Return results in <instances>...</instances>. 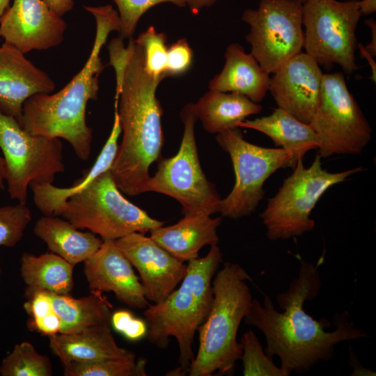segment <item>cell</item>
<instances>
[{
    "label": "cell",
    "mask_w": 376,
    "mask_h": 376,
    "mask_svg": "<svg viewBox=\"0 0 376 376\" xmlns=\"http://www.w3.org/2000/svg\"><path fill=\"white\" fill-rule=\"evenodd\" d=\"M318 265L301 260L298 276L289 284L285 292L276 295L282 310H276L269 295H265L263 304L253 299L244 323L263 332L266 340L265 352L272 358L277 356L280 368L286 376L292 372L306 373L320 362L329 361L335 347L343 341L368 338L370 335L356 327L345 311L336 312V329L326 331L331 323L326 318L315 320L304 309V304L319 293L322 283Z\"/></svg>",
    "instance_id": "obj_1"
},
{
    "label": "cell",
    "mask_w": 376,
    "mask_h": 376,
    "mask_svg": "<svg viewBox=\"0 0 376 376\" xmlns=\"http://www.w3.org/2000/svg\"><path fill=\"white\" fill-rule=\"evenodd\" d=\"M95 19L93 49L83 68L56 93H38L24 103L19 124L34 135L61 138L72 147L79 159L87 161L91 151L93 130L86 120V105L96 100L98 77L104 65L100 57L102 47L112 31L120 30L118 13L111 5L85 6Z\"/></svg>",
    "instance_id": "obj_2"
},
{
    "label": "cell",
    "mask_w": 376,
    "mask_h": 376,
    "mask_svg": "<svg viewBox=\"0 0 376 376\" xmlns=\"http://www.w3.org/2000/svg\"><path fill=\"white\" fill-rule=\"evenodd\" d=\"M162 81L147 72L143 50L135 42L118 103L123 137L110 169L118 188L127 196L146 192L149 168L161 157L163 109L156 90Z\"/></svg>",
    "instance_id": "obj_3"
},
{
    "label": "cell",
    "mask_w": 376,
    "mask_h": 376,
    "mask_svg": "<svg viewBox=\"0 0 376 376\" xmlns=\"http://www.w3.org/2000/svg\"><path fill=\"white\" fill-rule=\"evenodd\" d=\"M222 261L219 247L212 245L206 256L188 262L187 273L178 289L163 301L150 304L143 313L148 328L146 337L151 344L164 349L171 336L178 342L179 366L167 375L188 373L194 358V336L210 311L212 282Z\"/></svg>",
    "instance_id": "obj_4"
},
{
    "label": "cell",
    "mask_w": 376,
    "mask_h": 376,
    "mask_svg": "<svg viewBox=\"0 0 376 376\" xmlns=\"http://www.w3.org/2000/svg\"><path fill=\"white\" fill-rule=\"evenodd\" d=\"M212 282L213 301L199 327V345L189 367V376L232 375L241 359L237 331L252 303L246 281L251 278L239 264L227 262L216 272Z\"/></svg>",
    "instance_id": "obj_5"
},
{
    "label": "cell",
    "mask_w": 376,
    "mask_h": 376,
    "mask_svg": "<svg viewBox=\"0 0 376 376\" xmlns=\"http://www.w3.org/2000/svg\"><path fill=\"white\" fill-rule=\"evenodd\" d=\"M321 158L318 154L308 168L303 159H298L292 174L268 199L260 217L269 240H288L313 230L315 224L311 215L322 196L332 186L364 170L359 166L331 173L322 168Z\"/></svg>",
    "instance_id": "obj_6"
},
{
    "label": "cell",
    "mask_w": 376,
    "mask_h": 376,
    "mask_svg": "<svg viewBox=\"0 0 376 376\" xmlns=\"http://www.w3.org/2000/svg\"><path fill=\"white\" fill-rule=\"evenodd\" d=\"M60 216L78 229L100 235L102 240H116L133 233L145 234L164 224L125 198L110 170L70 196Z\"/></svg>",
    "instance_id": "obj_7"
},
{
    "label": "cell",
    "mask_w": 376,
    "mask_h": 376,
    "mask_svg": "<svg viewBox=\"0 0 376 376\" xmlns=\"http://www.w3.org/2000/svg\"><path fill=\"white\" fill-rule=\"evenodd\" d=\"M180 115L184 132L178 152L159 160L155 174L148 181L146 192L173 198L181 205L184 217L212 215L219 212L221 198L200 164L194 132L198 118L194 103L186 104Z\"/></svg>",
    "instance_id": "obj_8"
},
{
    "label": "cell",
    "mask_w": 376,
    "mask_h": 376,
    "mask_svg": "<svg viewBox=\"0 0 376 376\" xmlns=\"http://www.w3.org/2000/svg\"><path fill=\"white\" fill-rule=\"evenodd\" d=\"M216 141L228 153L235 176L231 191L220 201L222 217L237 219L251 215L265 195V181L277 170L296 164L291 152L251 143L237 128L217 134Z\"/></svg>",
    "instance_id": "obj_9"
},
{
    "label": "cell",
    "mask_w": 376,
    "mask_h": 376,
    "mask_svg": "<svg viewBox=\"0 0 376 376\" xmlns=\"http://www.w3.org/2000/svg\"><path fill=\"white\" fill-rule=\"evenodd\" d=\"M0 148L8 191L18 203H26L31 182L52 184L56 175L65 171L60 139L30 134L15 118L1 112Z\"/></svg>",
    "instance_id": "obj_10"
},
{
    "label": "cell",
    "mask_w": 376,
    "mask_h": 376,
    "mask_svg": "<svg viewBox=\"0 0 376 376\" xmlns=\"http://www.w3.org/2000/svg\"><path fill=\"white\" fill-rule=\"evenodd\" d=\"M309 125L318 138V155L324 158L360 154L371 139L370 125L341 72L323 74L319 102Z\"/></svg>",
    "instance_id": "obj_11"
},
{
    "label": "cell",
    "mask_w": 376,
    "mask_h": 376,
    "mask_svg": "<svg viewBox=\"0 0 376 376\" xmlns=\"http://www.w3.org/2000/svg\"><path fill=\"white\" fill-rule=\"evenodd\" d=\"M361 14L357 0H306L303 3L304 48L318 65L357 70L356 30Z\"/></svg>",
    "instance_id": "obj_12"
},
{
    "label": "cell",
    "mask_w": 376,
    "mask_h": 376,
    "mask_svg": "<svg viewBox=\"0 0 376 376\" xmlns=\"http://www.w3.org/2000/svg\"><path fill=\"white\" fill-rule=\"evenodd\" d=\"M302 8L297 0H261L256 9L243 12L242 19L249 26L246 40L251 53L269 74L301 52Z\"/></svg>",
    "instance_id": "obj_13"
},
{
    "label": "cell",
    "mask_w": 376,
    "mask_h": 376,
    "mask_svg": "<svg viewBox=\"0 0 376 376\" xmlns=\"http://www.w3.org/2000/svg\"><path fill=\"white\" fill-rule=\"evenodd\" d=\"M66 28L43 0H14L0 18V38L24 54L58 46Z\"/></svg>",
    "instance_id": "obj_14"
},
{
    "label": "cell",
    "mask_w": 376,
    "mask_h": 376,
    "mask_svg": "<svg viewBox=\"0 0 376 376\" xmlns=\"http://www.w3.org/2000/svg\"><path fill=\"white\" fill-rule=\"evenodd\" d=\"M115 243L138 271L145 296L153 304L163 301L187 273V265L143 233L129 234Z\"/></svg>",
    "instance_id": "obj_15"
},
{
    "label": "cell",
    "mask_w": 376,
    "mask_h": 376,
    "mask_svg": "<svg viewBox=\"0 0 376 376\" xmlns=\"http://www.w3.org/2000/svg\"><path fill=\"white\" fill-rule=\"evenodd\" d=\"M322 77L316 61L301 52L273 73L268 91L278 107L309 124L319 102Z\"/></svg>",
    "instance_id": "obj_16"
},
{
    "label": "cell",
    "mask_w": 376,
    "mask_h": 376,
    "mask_svg": "<svg viewBox=\"0 0 376 376\" xmlns=\"http://www.w3.org/2000/svg\"><path fill=\"white\" fill-rule=\"evenodd\" d=\"M84 263L91 291L112 292L119 301L134 308H146L150 305L133 266L115 240H103L99 249Z\"/></svg>",
    "instance_id": "obj_17"
},
{
    "label": "cell",
    "mask_w": 376,
    "mask_h": 376,
    "mask_svg": "<svg viewBox=\"0 0 376 376\" xmlns=\"http://www.w3.org/2000/svg\"><path fill=\"white\" fill-rule=\"evenodd\" d=\"M55 88L49 75L28 60L24 54L3 42L0 46V112L20 120L24 102L38 93Z\"/></svg>",
    "instance_id": "obj_18"
},
{
    "label": "cell",
    "mask_w": 376,
    "mask_h": 376,
    "mask_svg": "<svg viewBox=\"0 0 376 376\" xmlns=\"http://www.w3.org/2000/svg\"><path fill=\"white\" fill-rule=\"evenodd\" d=\"M52 354L63 365L127 357L132 351L120 347L112 334L111 324L97 325L74 333H58L49 336Z\"/></svg>",
    "instance_id": "obj_19"
},
{
    "label": "cell",
    "mask_w": 376,
    "mask_h": 376,
    "mask_svg": "<svg viewBox=\"0 0 376 376\" xmlns=\"http://www.w3.org/2000/svg\"><path fill=\"white\" fill-rule=\"evenodd\" d=\"M224 56V66L210 80L209 88L240 94L256 103L261 102L269 89L270 74L238 43L229 45Z\"/></svg>",
    "instance_id": "obj_20"
},
{
    "label": "cell",
    "mask_w": 376,
    "mask_h": 376,
    "mask_svg": "<svg viewBox=\"0 0 376 376\" xmlns=\"http://www.w3.org/2000/svg\"><path fill=\"white\" fill-rule=\"evenodd\" d=\"M211 215L184 217L176 224L152 230L150 237L181 262L198 258L200 250L206 245L217 244V228L221 217Z\"/></svg>",
    "instance_id": "obj_21"
},
{
    "label": "cell",
    "mask_w": 376,
    "mask_h": 376,
    "mask_svg": "<svg viewBox=\"0 0 376 376\" xmlns=\"http://www.w3.org/2000/svg\"><path fill=\"white\" fill-rule=\"evenodd\" d=\"M114 109L113 124L109 136L93 166L81 179L66 188L58 187L53 184L30 183L34 203L45 216H60L61 207L70 196L83 190L100 174L111 169L118 152V141L121 134L118 107Z\"/></svg>",
    "instance_id": "obj_22"
},
{
    "label": "cell",
    "mask_w": 376,
    "mask_h": 376,
    "mask_svg": "<svg viewBox=\"0 0 376 376\" xmlns=\"http://www.w3.org/2000/svg\"><path fill=\"white\" fill-rule=\"evenodd\" d=\"M33 232L52 253L75 266L94 254L103 242L92 232H81L66 219L55 216L40 218Z\"/></svg>",
    "instance_id": "obj_23"
},
{
    "label": "cell",
    "mask_w": 376,
    "mask_h": 376,
    "mask_svg": "<svg viewBox=\"0 0 376 376\" xmlns=\"http://www.w3.org/2000/svg\"><path fill=\"white\" fill-rule=\"evenodd\" d=\"M238 127L252 129L265 134L276 146L291 152L296 163L319 146L318 136L309 124L279 107L268 116L245 120Z\"/></svg>",
    "instance_id": "obj_24"
},
{
    "label": "cell",
    "mask_w": 376,
    "mask_h": 376,
    "mask_svg": "<svg viewBox=\"0 0 376 376\" xmlns=\"http://www.w3.org/2000/svg\"><path fill=\"white\" fill-rule=\"evenodd\" d=\"M194 107L204 129L211 134L238 128L247 117L263 109L260 104L246 96L210 89L194 104Z\"/></svg>",
    "instance_id": "obj_25"
},
{
    "label": "cell",
    "mask_w": 376,
    "mask_h": 376,
    "mask_svg": "<svg viewBox=\"0 0 376 376\" xmlns=\"http://www.w3.org/2000/svg\"><path fill=\"white\" fill-rule=\"evenodd\" d=\"M75 265L54 253L36 256L24 252L20 258V276L26 285L24 295L37 290L70 295Z\"/></svg>",
    "instance_id": "obj_26"
},
{
    "label": "cell",
    "mask_w": 376,
    "mask_h": 376,
    "mask_svg": "<svg viewBox=\"0 0 376 376\" xmlns=\"http://www.w3.org/2000/svg\"><path fill=\"white\" fill-rule=\"evenodd\" d=\"M52 307L61 322L60 333H74L86 328L111 324L112 305L102 293L91 291L85 297L51 292Z\"/></svg>",
    "instance_id": "obj_27"
},
{
    "label": "cell",
    "mask_w": 376,
    "mask_h": 376,
    "mask_svg": "<svg viewBox=\"0 0 376 376\" xmlns=\"http://www.w3.org/2000/svg\"><path fill=\"white\" fill-rule=\"evenodd\" d=\"M146 360L136 359L135 354L90 362H72L63 365L65 376H146Z\"/></svg>",
    "instance_id": "obj_28"
},
{
    "label": "cell",
    "mask_w": 376,
    "mask_h": 376,
    "mask_svg": "<svg viewBox=\"0 0 376 376\" xmlns=\"http://www.w3.org/2000/svg\"><path fill=\"white\" fill-rule=\"evenodd\" d=\"M1 376H52V366L48 357L40 354L28 341L16 344L1 361Z\"/></svg>",
    "instance_id": "obj_29"
},
{
    "label": "cell",
    "mask_w": 376,
    "mask_h": 376,
    "mask_svg": "<svg viewBox=\"0 0 376 376\" xmlns=\"http://www.w3.org/2000/svg\"><path fill=\"white\" fill-rule=\"evenodd\" d=\"M240 343L244 376H286L280 366L274 364L273 359L267 355L252 330L243 334Z\"/></svg>",
    "instance_id": "obj_30"
},
{
    "label": "cell",
    "mask_w": 376,
    "mask_h": 376,
    "mask_svg": "<svg viewBox=\"0 0 376 376\" xmlns=\"http://www.w3.org/2000/svg\"><path fill=\"white\" fill-rule=\"evenodd\" d=\"M135 42L143 50L147 72L155 78L165 79L168 52L166 36L157 32L154 26H150Z\"/></svg>",
    "instance_id": "obj_31"
},
{
    "label": "cell",
    "mask_w": 376,
    "mask_h": 376,
    "mask_svg": "<svg viewBox=\"0 0 376 376\" xmlns=\"http://www.w3.org/2000/svg\"><path fill=\"white\" fill-rule=\"evenodd\" d=\"M31 220V212L26 203L0 207V246H15Z\"/></svg>",
    "instance_id": "obj_32"
},
{
    "label": "cell",
    "mask_w": 376,
    "mask_h": 376,
    "mask_svg": "<svg viewBox=\"0 0 376 376\" xmlns=\"http://www.w3.org/2000/svg\"><path fill=\"white\" fill-rule=\"evenodd\" d=\"M113 1L119 12V36L123 39L132 38L140 18L153 6L164 3H171L179 8H184L186 6L185 0H113Z\"/></svg>",
    "instance_id": "obj_33"
},
{
    "label": "cell",
    "mask_w": 376,
    "mask_h": 376,
    "mask_svg": "<svg viewBox=\"0 0 376 376\" xmlns=\"http://www.w3.org/2000/svg\"><path fill=\"white\" fill-rule=\"evenodd\" d=\"M135 46V41L130 38L127 47H125L123 38L120 36L113 38L108 45L109 63L116 72V95L115 104L118 103L122 90L125 72Z\"/></svg>",
    "instance_id": "obj_34"
},
{
    "label": "cell",
    "mask_w": 376,
    "mask_h": 376,
    "mask_svg": "<svg viewBox=\"0 0 376 376\" xmlns=\"http://www.w3.org/2000/svg\"><path fill=\"white\" fill-rule=\"evenodd\" d=\"M193 56V50L186 39L173 42L168 47L166 77L186 73L192 65Z\"/></svg>",
    "instance_id": "obj_35"
},
{
    "label": "cell",
    "mask_w": 376,
    "mask_h": 376,
    "mask_svg": "<svg viewBox=\"0 0 376 376\" xmlns=\"http://www.w3.org/2000/svg\"><path fill=\"white\" fill-rule=\"evenodd\" d=\"M111 325L129 340H139L147 334L148 328L145 320L134 317L127 310L112 313Z\"/></svg>",
    "instance_id": "obj_36"
},
{
    "label": "cell",
    "mask_w": 376,
    "mask_h": 376,
    "mask_svg": "<svg viewBox=\"0 0 376 376\" xmlns=\"http://www.w3.org/2000/svg\"><path fill=\"white\" fill-rule=\"evenodd\" d=\"M27 301L24 308L29 315V320L41 318L54 311L50 292L37 290L25 295Z\"/></svg>",
    "instance_id": "obj_37"
},
{
    "label": "cell",
    "mask_w": 376,
    "mask_h": 376,
    "mask_svg": "<svg viewBox=\"0 0 376 376\" xmlns=\"http://www.w3.org/2000/svg\"><path fill=\"white\" fill-rule=\"evenodd\" d=\"M27 324L29 329L48 337L60 333L61 327L60 318L54 311L41 318L29 320Z\"/></svg>",
    "instance_id": "obj_38"
},
{
    "label": "cell",
    "mask_w": 376,
    "mask_h": 376,
    "mask_svg": "<svg viewBox=\"0 0 376 376\" xmlns=\"http://www.w3.org/2000/svg\"><path fill=\"white\" fill-rule=\"evenodd\" d=\"M56 14L63 16L73 8V0H43Z\"/></svg>",
    "instance_id": "obj_39"
},
{
    "label": "cell",
    "mask_w": 376,
    "mask_h": 376,
    "mask_svg": "<svg viewBox=\"0 0 376 376\" xmlns=\"http://www.w3.org/2000/svg\"><path fill=\"white\" fill-rule=\"evenodd\" d=\"M192 15H197L203 8H208L217 0H185Z\"/></svg>",
    "instance_id": "obj_40"
},
{
    "label": "cell",
    "mask_w": 376,
    "mask_h": 376,
    "mask_svg": "<svg viewBox=\"0 0 376 376\" xmlns=\"http://www.w3.org/2000/svg\"><path fill=\"white\" fill-rule=\"evenodd\" d=\"M365 24L370 29L371 40L370 42L364 47L373 56L376 55V22L374 19L365 20Z\"/></svg>",
    "instance_id": "obj_41"
},
{
    "label": "cell",
    "mask_w": 376,
    "mask_h": 376,
    "mask_svg": "<svg viewBox=\"0 0 376 376\" xmlns=\"http://www.w3.org/2000/svg\"><path fill=\"white\" fill-rule=\"evenodd\" d=\"M357 47L359 49L361 56L363 58H366L367 61L368 62L370 69H371L370 79L374 83H375L376 81V63L373 59V56L361 43H357Z\"/></svg>",
    "instance_id": "obj_42"
},
{
    "label": "cell",
    "mask_w": 376,
    "mask_h": 376,
    "mask_svg": "<svg viewBox=\"0 0 376 376\" xmlns=\"http://www.w3.org/2000/svg\"><path fill=\"white\" fill-rule=\"evenodd\" d=\"M359 10L362 15H370L376 10V0H357Z\"/></svg>",
    "instance_id": "obj_43"
},
{
    "label": "cell",
    "mask_w": 376,
    "mask_h": 376,
    "mask_svg": "<svg viewBox=\"0 0 376 376\" xmlns=\"http://www.w3.org/2000/svg\"><path fill=\"white\" fill-rule=\"evenodd\" d=\"M6 180V165L3 157L0 155V189H4Z\"/></svg>",
    "instance_id": "obj_44"
},
{
    "label": "cell",
    "mask_w": 376,
    "mask_h": 376,
    "mask_svg": "<svg viewBox=\"0 0 376 376\" xmlns=\"http://www.w3.org/2000/svg\"><path fill=\"white\" fill-rule=\"evenodd\" d=\"M10 0H0V18L9 6Z\"/></svg>",
    "instance_id": "obj_45"
},
{
    "label": "cell",
    "mask_w": 376,
    "mask_h": 376,
    "mask_svg": "<svg viewBox=\"0 0 376 376\" xmlns=\"http://www.w3.org/2000/svg\"><path fill=\"white\" fill-rule=\"evenodd\" d=\"M297 1H299L301 3H304L306 0H297Z\"/></svg>",
    "instance_id": "obj_46"
},
{
    "label": "cell",
    "mask_w": 376,
    "mask_h": 376,
    "mask_svg": "<svg viewBox=\"0 0 376 376\" xmlns=\"http://www.w3.org/2000/svg\"><path fill=\"white\" fill-rule=\"evenodd\" d=\"M1 269L0 267V277H1Z\"/></svg>",
    "instance_id": "obj_47"
}]
</instances>
